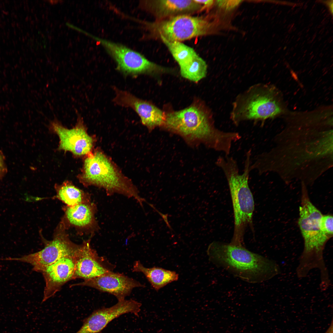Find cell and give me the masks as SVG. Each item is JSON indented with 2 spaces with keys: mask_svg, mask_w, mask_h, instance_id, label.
<instances>
[{
  "mask_svg": "<svg viewBox=\"0 0 333 333\" xmlns=\"http://www.w3.org/2000/svg\"><path fill=\"white\" fill-rule=\"evenodd\" d=\"M162 126L188 142L203 144L225 156L229 155L232 143L241 138L238 132H225L216 128L207 109L197 104L165 113Z\"/></svg>",
  "mask_w": 333,
  "mask_h": 333,
  "instance_id": "1",
  "label": "cell"
},
{
  "mask_svg": "<svg viewBox=\"0 0 333 333\" xmlns=\"http://www.w3.org/2000/svg\"><path fill=\"white\" fill-rule=\"evenodd\" d=\"M207 254L216 266L250 283L267 281L281 273L273 260L250 251L243 245L214 241L209 245Z\"/></svg>",
  "mask_w": 333,
  "mask_h": 333,
  "instance_id": "2",
  "label": "cell"
},
{
  "mask_svg": "<svg viewBox=\"0 0 333 333\" xmlns=\"http://www.w3.org/2000/svg\"><path fill=\"white\" fill-rule=\"evenodd\" d=\"M251 150L246 153L244 171L239 172L236 160L228 156H219L216 165L222 171L228 182L232 204L234 217V231L231 244L244 245L245 229L252 225L254 202L248 181L250 172Z\"/></svg>",
  "mask_w": 333,
  "mask_h": 333,
  "instance_id": "3",
  "label": "cell"
},
{
  "mask_svg": "<svg viewBox=\"0 0 333 333\" xmlns=\"http://www.w3.org/2000/svg\"><path fill=\"white\" fill-rule=\"evenodd\" d=\"M301 205L298 220L304 240L303 251L296 270L299 278L306 277L312 269L317 268L320 278H327L328 272L323 259V252L330 239L322 231L320 223L323 214L310 201L305 183H302Z\"/></svg>",
  "mask_w": 333,
  "mask_h": 333,
  "instance_id": "4",
  "label": "cell"
},
{
  "mask_svg": "<svg viewBox=\"0 0 333 333\" xmlns=\"http://www.w3.org/2000/svg\"><path fill=\"white\" fill-rule=\"evenodd\" d=\"M81 172L78 176L84 186L104 189L108 196L115 194L135 199L143 208L147 203L132 181L123 174L111 158L99 147L84 157Z\"/></svg>",
  "mask_w": 333,
  "mask_h": 333,
  "instance_id": "5",
  "label": "cell"
},
{
  "mask_svg": "<svg viewBox=\"0 0 333 333\" xmlns=\"http://www.w3.org/2000/svg\"><path fill=\"white\" fill-rule=\"evenodd\" d=\"M276 91L271 86L257 84L238 97L234 104L232 118L234 124L248 120H265L283 111Z\"/></svg>",
  "mask_w": 333,
  "mask_h": 333,
  "instance_id": "6",
  "label": "cell"
},
{
  "mask_svg": "<svg viewBox=\"0 0 333 333\" xmlns=\"http://www.w3.org/2000/svg\"><path fill=\"white\" fill-rule=\"evenodd\" d=\"M149 37H162L169 41H182L207 35L211 23L203 16L183 15L153 22L140 21Z\"/></svg>",
  "mask_w": 333,
  "mask_h": 333,
  "instance_id": "7",
  "label": "cell"
},
{
  "mask_svg": "<svg viewBox=\"0 0 333 333\" xmlns=\"http://www.w3.org/2000/svg\"><path fill=\"white\" fill-rule=\"evenodd\" d=\"M67 230L60 222L54 230L52 240H47L44 238L42 239L44 247L41 250L20 257H9L0 260L27 263L33 266V270L41 272L45 268L62 257H76L79 254L82 244L78 245L72 242Z\"/></svg>",
  "mask_w": 333,
  "mask_h": 333,
  "instance_id": "8",
  "label": "cell"
},
{
  "mask_svg": "<svg viewBox=\"0 0 333 333\" xmlns=\"http://www.w3.org/2000/svg\"><path fill=\"white\" fill-rule=\"evenodd\" d=\"M86 35L104 47L116 64V69L125 75L133 76L166 72L167 69L151 61L143 55L122 44L104 39L87 33Z\"/></svg>",
  "mask_w": 333,
  "mask_h": 333,
  "instance_id": "9",
  "label": "cell"
},
{
  "mask_svg": "<svg viewBox=\"0 0 333 333\" xmlns=\"http://www.w3.org/2000/svg\"><path fill=\"white\" fill-rule=\"evenodd\" d=\"M77 116L76 124L72 128L64 126L56 118L50 122L49 128L59 138V150L70 152L76 157H84L94 150L96 138L88 133L81 115L77 113Z\"/></svg>",
  "mask_w": 333,
  "mask_h": 333,
  "instance_id": "10",
  "label": "cell"
},
{
  "mask_svg": "<svg viewBox=\"0 0 333 333\" xmlns=\"http://www.w3.org/2000/svg\"><path fill=\"white\" fill-rule=\"evenodd\" d=\"M141 306L140 303L134 300L124 299L111 307L98 309L84 319L76 333H100L110 322L122 314L130 313L138 316Z\"/></svg>",
  "mask_w": 333,
  "mask_h": 333,
  "instance_id": "11",
  "label": "cell"
},
{
  "mask_svg": "<svg viewBox=\"0 0 333 333\" xmlns=\"http://www.w3.org/2000/svg\"><path fill=\"white\" fill-rule=\"evenodd\" d=\"M115 95L113 101L120 106L130 108L140 117L142 123L149 131L162 126L165 113L149 101L136 97L130 92L114 87Z\"/></svg>",
  "mask_w": 333,
  "mask_h": 333,
  "instance_id": "12",
  "label": "cell"
},
{
  "mask_svg": "<svg viewBox=\"0 0 333 333\" xmlns=\"http://www.w3.org/2000/svg\"><path fill=\"white\" fill-rule=\"evenodd\" d=\"M62 210L64 214L60 222L67 230L74 228L80 234L92 236L99 230L95 217L97 208L94 203L90 201L72 206L64 205Z\"/></svg>",
  "mask_w": 333,
  "mask_h": 333,
  "instance_id": "13",
  "label": "cell"
},
{
  "mask_svg": "<svg viewBox=\"0 0 333 333\" xmlns=\"http://www.w3.org/2000/svg\"><path fill=\"white\" fill-rule=\"evenodd\" d=\"M89 286L109 293L115 296L118 301L125 299L134 288L145 286L133 278L113 271L94 278L84 280L70 286Z\"/></svg>",
  "mask_w": 333,
  "mask_h": 333,
  "instance_id": "14",
  "label": "cell"
},
{
  "mask_svg": "<svg viewBox=\"0 0 333 333\" xmlns=\"http://www.w3.org/2000/svg\"><path fill=\"white\" fill-rule=\"evenodd\" d=\"M139 6L157 21L180 15H192L204 9L203 6L195 0H142Z\"/></svg>",
  "mask_w": 333,
  "mask_h": 333,
  "instance_id": "15",
  "label": "cell"
},
{
  "mask_svg": "<svg viewBox=\"0 0 333 333\" xmlns=\"http://www.w3.org/2000/svg\"><path fill=\"white\" fill-rule=\"evenodd\" d=\"M76 257H62L41 272L45 282L42 302L54 296L67 282L74 279Z\"/></svg>",
  "mask_w": 333,
  "mask_h": 333,
  "instance_id": "16",
  "label": "cell"
},
{
  "mask_svg": "<svg viewBox=\"0 0 333 333\" xmlns=\"http://www.w3.org/2000/svg\"><path fill=\"white\" fill-rule=\"evenodd\" d=\"M91 237L84 241L79 255L76 257L74 279L94 278L112 271L111 264L99 256L90 245Z\"/></svg>",
  "mask_w": 333,
  "mask_h": 333,
  "instance_id": "17",
  "label": "cell"
},
{
  "mask_svg": "<svg viewBox=\"0 0 333 333\" xmlns=\"http://www.w3.org/2000/svg\"><path fill=\"white\" fill-rule=\"evenodd\" d=\"M132 271L143 273L157 291L179 278L178 274L175 271L159 267H145L139 261L134 262Z\"/></svg>",
  "mask_w": 333,
  "mask_h": 333,
  "instance_id": "18",
  "label": "cell"
},
{
  "mask_svg": "<svg viewBox=\"0 0 333 333\" xmlns=\"http://www.w3.org/2000/svg\"><path fill=\"white\" fill-rule=\"evenodd\" d=\"M54 187L56 194L53 198L61 201L66 206H72L91 201L90 194L76 187L70 181L66 180L61 184H56Z\"/></svg>",
  "mask_w": 333,
  "mask_h": 333,
  "instance_id": "19",
  "label": "cell"
},
{
  "mask_svg": "<svg viewBox=\"0 0 333 333\" xmlns=\"http://www.w3.org/2000/svg\"><path fill=\"white\" fill-rule=\"evenodd\" d=\"M159 39L167 47L179 66L189 62L198 55L193 48L182 42L168 41L162 37Z\"/></svg>",
  "mask_w": 333,
  "mask_h": 333,
  "instance_id": "20",
  "label": "cell"
},
{
  "mask_svg": "<svg viewBox=\"0 0 333 333\" xmlns=\"http://www.w3.org/2000/svg\"><path fill=\"white\" fill-rule=\"evenodd\" d=\"M179 67L181 76L194 82H197L205 77L207 73V64L198 55L192 60Z\"/></svg>",
  "mask_w": 333,
  "mask_h": 333,
  "instance_id": "21",
  "label": "cell"
},
{
  "mask_svg": "<svg viewBox=\"0 0 333 333\" xmlns=\"http://www.w3.org/2000/svg\"><path fill=\"white\" fill-rule=\"evenodd\" d=\"M333 218L332 215H323L321 220V229L329 239L333 236Z\"/></svg>",
  "mask_w": 333,
  "mask_h": 333,
  "instance_id": "22",
  "label": "cell"
},
{
  "mask_svg": "<svg viewBox=\"0 0 333 333\" xmlns=\"http://www.w3.org/2000/svg\"><path fill=\"white\" fill-rule=\"evenodd\" d=\"M216 1L217 4L220 7L226 10H229L236 7L242 1L218 0Z\"/></svg>",
  "mask_w": 333,
  "mask_h": 333,
  "instance_id": "23",
  "label": "cell"
},
{
  "mask_svg": "<svg viewBox=\"0 0 333 333\" xmlns=\"http://www.w3.org/2000/svg\"><path fill=\"white\" fill-rule=\"evenodd\" d=\"M7 171L5 157L2 152L0 150V181L6 175Z\"/></svg>",
  "mask_w": 333,
  "mask_h": 333,
  "instance_id": "24",
  "label": "cell"
},
{
  "mask_svg": "<svg viewBox=\"0 0 333 333\" xmlns=\"http://www.w3.org/2000/svg\"><path fill=\"white\" fill-rule=\"evenodd\" d=\"M196 2L202 5L204 9L211 7L213 4L214 1L212 0H195Z\"/></svg>",
  "mask_w": 333,
  "mask_h": 333,
  "instance_id": "25",
  "label": "cell"
},
{
  "mask_svg": "<svg viewBox=\"0 0 333 333\" xmlns=\"http://www.w3.org/2000/svg\"><path fill=\"white\" fill-rule=\"evenodd\" d=\"M153 208L162 217L163 219V220L165 222L168 228L171 230H172V229L170 225L168 220V215L167 214H164L159 212L158 210H157L154 207Z\"/></svg>",
  "mask_w": 333,
  "mask_h": 333,
  "instance_id": "26",
  "label": "cell"
},
{
  "mask_svg": "<svg viewBox=\"0 0 333 333\" xmlns=\"http://www.w3.org/2000/svg\"><path fill=\"white\" fill-rule=\"evenodd\" d=\"M323 2L325 3L328 7L330 12L332 15L333 14V0L324 1H323Z\"/></svg>",
  "mask_w": 333,
  "mask_h": 333,
  "instance_id": "27",
  "label": "cell"
},
{
  "mask_svg": "<svg viewBox=\"0 0 333 333\" xmlns=\"http://www.w3.org/2000/svg\"><path fill=\"white\" fill-rule=\"evenodd\" d=\"M48 1L51 4H56L60 2L59 0H48Z\"/></svg>",
  "mask_w": 333,
  "mask_h": 333,
  "instance_id": "28",
  "label": "cell"
}]
</instances>
